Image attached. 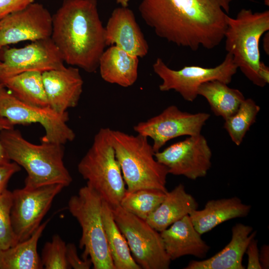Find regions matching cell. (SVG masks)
I'll return each mask as SVG.
<instances>
[{"instance_id": "20", "label": "cell", "mask_w": 269, "mask_h": 269, "mask_svg": "<svg viewBox=\"0 0 269 269\" xmlns=\"http://www.w3.org/2000/svg\"><path fill=\"white\" fill-rule=\"evenodd\" d=\"M251 208L235 196L209 200L203 209L194 210L189 215L195 229L202 235L224 222L248 216Z\"/></svg>"}, {"instance_id": "8", "label": "cell", "mask_w": 269, "mask_h": 269, "mask_svg": "<svg viewBox=\"0 0 269 269\" xmlns=\"http://www.w3.org/2000/svg\"><path fill=\"white\" fill-rule=\"evenodd\" d=\"M111 209L114 220L140 268L169 269L171 260L165 250L160 232L145 220L126 211L120 205Z\"/></svg>"}, {"instance_id": "14", "label": "cell", "mask_w": 269, "mask_h": 269, "mask_svg": "<svg viewBox=\"0 0 269 269\" xmlns=\"http://www.w3.org/2000/svg\"><path fill=\"white\" fill-rule=\"evenodd\" d=\"M64 60L52 39L31 42L21 48L4 51L0 63V82L21 73L45 71L65 67Z\"/></svg>"}, {"instance_id": "3", "label": "cell", "mask_w": 269, "mask_h": 269, "mask_svg": "<svg viewBox=\"0 0 269 269\" xmlns=\"http://www.w3.org/2000/svg\"><path fill=\"white\" fill-rule=\"evenodd\" d=\"M0 140L10 161L26 171L24 186L59 184L66 187L71 183L72 176L63 161V145L44 141L32 143L14 128L2 130Z\"/></svg>"}, {"instance_id": "5", "label": "cell", "mask_w": 269, "mask_h": 269, "mask_svg": "<svg viewBox=\"0 0 269 269\" xmlns=\"http://www.w3.org/2000/svg\"><path fill=\"white\" fill-rule=\"evenodd\" d=\"M224 38L225 48L233 56L238 68L254 84L260 87L266 84L260 79V41L269 30V10L253 12L242 8L235 18L228 15Z\"/></svg>"}, {"instance_id": "4", "label": "cell", "mask_w": 269, "mask_h": 269, "mask_svg": "<svg viewBox=\"0 0 269 269\" xmlns=\"http://www.w3.org/2000/svg\"><path fill=\"white\" fill-rule=\"evenodd\" d=\"M111 141L127 192L140 189L167 191L168 170L155 158V152L147 137L111 130Z\"/></svg>"}, {"instance_id": "23", "label": "cell", "mask_w": 269, "mask_h": 269, "mask_svg": "<svg viewBox=\"0 0 269 269\" xmlns=\"http://www.w3.org/2000/svg\"><path fill=\"white\" fill-rule=\"evenodd\" d=\"M49 221L48 219L41 223L27 240L0 251V269H43L37 253V244Z\"/></svg>"}, {"instance_id": "11", "label": "cell", "mask_w": 269, "mask_h": 269, "mask_svg": "<svg viewBox=\"0 0 269 269\" xmlns=\"http://www.w3.org/2000/svg\"><path fill=\"white\" fill-rule=\"evenodd\" d=\"M65 187L59 184L24 186L12 192V226L18 243L28 239L41 224L55 197Z\"/></svg>"}, {"instance_id": "25", "label": "cell", "mask_w": 269, "mask_h": 269, "mask_svg": "<svg viewBox=\"0 0 269 269\" xmlns=\"http://www.w3.org/2000/svg\"><path fill=\"white\" fill-rule=\"evenodd\" d=\"M102 214L106 238L115 269H140L114 220L111 207L104 200Z\"/></svg>"}, {"instance_id": "9", "label": "cell", "mask_w": 269, "mask_h": 269, "mask_svg": "<svg viewBox=\"0 0 269 269\" xmlns=\"http://www.w3.org/2000/svg\"><path fill=\"white\" fill-rule=\"evenodd\" d=\"M0 116L13 126L39 124L44 130L41 141L64 145L75 138L73 130L67 125V112L60 114L49 106L38 107L24 103L16 98L3 85L0 87Z\"/></svg>"}, {"instance_id": "29", "label": "cell", "mask_w": 269, "mask_h": 269, "mask_svg": "<svg viewBox=\"0 0 269 269\" xmlns=\"http://www.w3.org/2000/svg\"><path fill=\"white\" fill-rule=\"evenodd\" d=\"M12 203L11 191L6 189L0 194V251L18 243L11 220Z\"/></svg>"}, {"instance_id": "16", "label": "cell", "mask_w": 269, "mask_h": 269, "mask_svg": "<svg viewBox=\"0 0 269 269\" xmlns=\"http://www.w3.org/2000/svg\"><path fill=\"white\" fill-rule=\"evenodd\" d=\"M105 29L106 46L115 45L138 58L147 54L148 43L134 13L128 7L121 6L115 8Z\"/></svg>"}, {"instance_id": "31", "label": "cell", "mask_w": 269, "mask_h": 269, "mask_svg": "<svg viewBox=\"0 0 269 269\" xmlns=\"http://www.w3.org/2000/svg\"><path fill=\"white\" fill-rule=\"evenodd\" d=\"M66 259L70 269H89L92 265L90 259H81L75 244L69 243L66 247Z\"/></svg>"}, {"instance_id": "36", "label": "cell", "mask_w": 269, "mask_h": 269, "mask_svg": "<svg viewBox=\"0 0 269 269\" xmlns=\"http://www.w3.org/2000/svg\"><path fill=\"white\" fill-rule=\"evenodd\" d=\"M259 259L262 269H267L269 268V246L264 245L261 248L259 253Z\"/></svg>"}, {"instance_id": "21", "label": "cell", "mask_w": 269, "mask_h": 269, "mask_svg": "<svg viewBox=\"0 0 269 269\" xmlns=\"http://www.w3.org/2000/svg\"><path fill=\"white\" fill-rule=\"evenodd\" d=\"M138 58L115 45L110 46L99 61L101 78L123 87L132 86L138 77Z\"/></svg>"}, {"instance_id": "40", "label": "cell", "mask_w": 269, "mask_h": 269, "mask_svg": "<svg viewBox=\"0 0 269 269\" xmlns=\"http://www.w3.org/2000/svg\"><path fill=\"white\" fill-rule=\"evenodd\" d=\"M1 47H2V46L0 44V49H1Z\"/></svg>"}, {"instance_id": "15", "label": "cell", "mask_w": 269, "mask_h": 269, "mask_svg": "<svg viewBox=\"0 0 269 269\" xmlns=\"http://www.w3.org/2000/svg\"><path fill=\"white\" fill-rule=\"evenodd\" d=\"M52 15L42 4L32 2L0 19V44L2 47L24 41L50 38Z\"/></svg>"}, {"instance_id": "22", "label": "cell", "mask_w": 269, "mask_h": 269, "mask_svg": "<svg viewBox=\"0 0 269 269\" xmlns=\"http://www.w3.org/2000/svg\"><path fill=\"white\" fill-rule=\"evenodd\" d=\"M198 207V203L179 184L166 193L161 203L145 220L153 228L161 232L174 222L189 215Z\"/></svg>"}, {"instance_id": "39", "label": "cell", "mask_w": 269, "mask_h": 269, "mask_svg": "<svg viewBox=\"0 0 269 269\" xmlns=\"http://www.w3.org/2000/svg\"><path fill=\"white\" fill-rule=\"evenodd\" d=\"M130 0H115L117 3L122 6L128 7Z\"/></svg>"}, {"instance_id": "28", "label": "cell", "mask_w": 269, "mask_h": 269, "mask_svg": "<svg viewBox=\"0 0 269 269\" xmlns=\"http://www.w3.org/2000/svg\"><path fill=\"white\" fill-rule=\"evenodd\" d=\"M260 107L252 99H245L237 111L225 120L224 128L232 141L240 145L250 127L256 122Z\"/></svg>"}, {"instance_id": "38", "label": "cell", "mask_w": 269, "mask_h": 269, "mask_svg": "<svg viewBox=\"0 0 269 269\" xmlns=\"http://www.w3.org/2000/svg\"><path fill=\"white\" fill-rule=\"evenodd\" d=\"M269 34L266 32L263 38V47L266 54H269Z\"/></svg>"}, {"instance_id": "26", "label": "cell", "mask_w": 269, "mask_h": 269, "mask_svg": "<svg viewBox=\"0 0 269 269\" xmlns=\"http://www.w3.org/2000/svg\"><path fill=\"white\" fill-rule=\"evenodd\" d=\"M0 83L24 103L38 107L49 106L41 72L21 73L3 80Z\"/></svg>"}, {"instance_id": "18", "label": "cell", "mask_w": 269, "mask_h": 269, "mask_svg": "<svg viewBox=\"0 0 269 269\" xmlns=\"http://www.w3.org/2000/svg\"><path fill=\"white\" fill-rule=\"evenodd\" d=\"M165 250L171 261L185 256L202 259L210 247L202 239L186 215L160 232Z\"/></svg>"}, {"instance_id": "27", "label": "cell", "mask_w": 269, "mask_h": 269, "mask_svg": "<svg viewBox=\"0 0 269 269\" xmlns=\"http://www.w3.org/2000/svg\"><path fill=\"white\" fill-rule=\"evenodd\" d=\"M166 192L155 189L126 191L120 206L129 213L146 220L161 203Z\"/></svg>"}, {"instance_id": "10", "label": "cell", "mask_w": 269, "mask_h": 269, "mask_svg": "<svg viewBox=\"0 0 269 269\" xmlns=\"http://www.w3.org/2000/svg\"><path fill=\"white\" fill-rule=\"evenodd\" d=\"M152 68L162 80L159 85L160 91L174 90L188 102L196 99L199 87L205 82L218 80L229 84L238 69L233 56L229 53L219 65L212 68L190 65L174 70L170 68L160 58L156 59Z\"/></svg>"}, {"instance_id": "6", "label": "cell", "mask_w": 269, "mask_h": 269, "mask_svg": "<svg viewBox=\"0 0 269 269\" xmlns=\"http://www.w3.org/2000/svg\"><path fill=\"white\" fill-rule=\"evenodd\" d=\"M111 131L108 128L99 130L77 168L87 185L114 207L120 205L126 187L111 143Z\"/></svg>"}, {"instance_id": "13", "label": "cell", "mask_w": 269, "mask_h": 269, "mask_svg": "<svg viewBox=\"0 0 269 269\" xmlns=\"http://www.w3.org/2000/svg\"><path fill=\"white\" fill-rule=\"evenodd\" d=\"M212 150L201 134L188 136L162 151L154 153L156 159L168 173L191 180L205 176L211 167Z\"/></svg>"}, {"instance_id": "24", "label": "cell", "mask_w": 269, "mask_h": 269, "mask_svg": "<svg viewBox=\"0 0 269 269\" xmlns=\"http://www.w3.org/2000/svg\"><path fill=\"white\" fill-rule=\"evenodd\" d=\"M198 95L206 99L215 115L224 120L233 115L245 99L238 89L218 80L205 82L199 87Z\"/></svg>"}, {"instance_id": "30", "label": "cell", "mask_w": 269, "mask_h": 269, "mask_svg": "<svg viewBox=\"0 0 269 269\" xmlns=\"http://www.w3.org/2000/svg\"><path fill=\"white\" fill-rule=\"evenodd\" d=\"M67 244L58 235L46 242L41 252V262L46 269H70L66 259Z\"/></svg>"}, {"instance_id": "12", "label": "cell", "mask_w": 269, "mask_h": 269, "mask_svg": "<svg viewBox=\"0 0 269 269\" xmlns=\"http://www.w3.org/2000/svg\"><path fill=\"white\" fill-rule=\"evenodd\" d=\"M210 117L209 113H189L171 105L159 114L137 123L134 130L137 134L152 139V148L156 152L174 138L200 134Z\"/></svg>"}, {"instance_id": "37", "label": "cell", "mask_w": 269, "mask_h": 269, "mask_svg": "<svg viewBox=\"0 0 269 269\" xmlns=\"http://www.w3.org/2000/svg\"><path fill=\"white\" fill-rule=\"evenodd\" d=\"M259 75L260 79L266 85L269 83V68L263 61L260 63Z\"/></svg>"}, {"instance_id": "7", "label": "cell", "mask_w": 269, "mask_h": 269, "mask_svg": "<svg viewBox=\"0 0 269 269\" xmlns=\"http://www.w3.org/2000/svg\"><path fill=\"white\" fill-rule=\"evenodd\" d=\"M103 200L88 185L70 197L68 208L82 229L79 247L82 258L90 259L95 269H115L108 248L102 219Z\"/></svg>"}, {"instance_id": "41", "label": "cell", "mask_w": 269, "mask_h": 269, "mask_svg": "<svg viewBox=\"0 0 269 269\" xmlns=\"http://www.w3.org/2000/svg\"><path fill=\"white\" fill-rule=\"evenodd\" d=\"M2 85L0 83V87L2 86Z\"/></svg>"}, {"instance_id": "17", "label": "cell", "mask_w": 269, "mask_h": 269, "mask_svg": "<svg viewBox=\"0 0 269 269\" xmlns=\"http://www.w3.org/2000/svg\"><path fill=\"white\" fill-rule=\"evenodd\" d=\"M49 106L62 114L76 107L80 99L83 80L78 68L70 66L42 73Z\"/></svg>"}, {"instance_id": "33", "label": "cell", "mask_w": 269, "mask_h": 269, "mask_svg": "<svg viewBox=\"0 0 269 269\" xmlns=\"http://www.w3.org/2000/svg\"><path fill=\"white\" fill-rule=\"evenodd\" d=\"M20 166L14 162L0 165V194L7 189L11 177L20 170Z\"/></svg>"}, {"instance_id": "19", "label": "cell", "mask_w": 269, "mask_h": 269, "mask_svg": "<svg viewBox=\"0 0 269 269\" xmlns=\"http://www.w3.org/2000/svg\"><path fill=\"white\" fill-rule=\"evenodd\" d=\"M251 226L237 223L232 228L229 243L207 259L191 261L184 269H244L242 261L247 246L255 238L257 231Z\"/></svg>"}, {"instance_id": "34", "label": "cell", "mask_w": 269, "mask_h": 269, "mask_svg": "<svg viewBox=\"0 0 269 269\" xmlns=\"http://www.w3.org/2000/svg\"><path fill=\"white\" fill-rule=\"evenodd\" d=\"M258 241L254 238L249 243L245 253L248 255V269H262L260 262Z\"/></svg>"}, {"instance_id": "1", "label": "cell", "mask_w": 269, "mask_h": 269, "mask_svg": "<svg viewBox=\"0 0 269 269\" xmlns=\"http://www.w3.org/2000/svg\"><path fill=\"white\" fill-rule=\"evenodd\" d=\"M233 0H141L138 9L158 37L196 51L224 38Z\"/></svg>"}, {"instance_id": "2", "label": "cell", "mask_w": 269, "mask_h": 269, "mask_svg": "<svg viewBox=\"0 0 269 269\" xmlns=\"http://www.w3.org/2000/svg\"><path fill=\"white\" fill-rule=\"evenodd\" d=\"M51 38L64 62L89 73L96 72L106 46L97 0H63L52 16Z\"/></svg>"}, {"instance_id": "35", "label": "cell", "mask_w": 269, "mask_h": 269, "mask_svg": "<svg viewBox=\"0 0 269 269\" xmlns=\"http://www.w3.org/2000/svg\"><path fill=\"white\" fill-rule=\"evenodd\" d=\"M14 128V126L5 118L0 116V133L3 130ZM10 162L7 153L0 140V165L6 164Z\"/></svg>"}, {"instance_id": "32", "label": "cell", "mask_w": 269, "mask_h": 269, "mask_svg": "<svg viewBox=\"0 0 269 269\" xmlns=\"http://www.w3.org/2000/svg\"><path fill=\"white\" fill-rule=\"evenodd\" d=\"M35 0H0V19L23 9Z\"/></svg>"}]
</instances>
